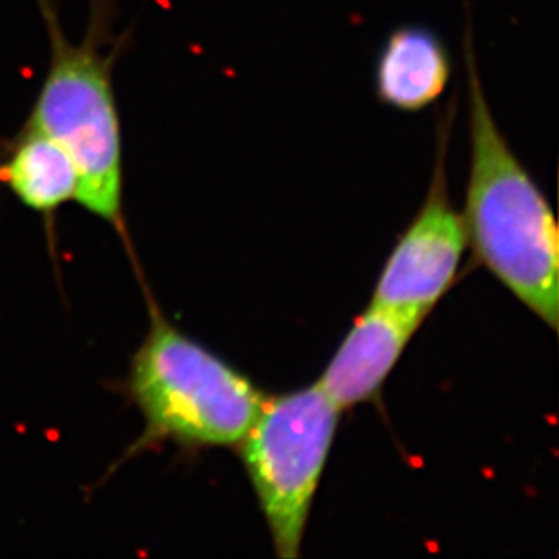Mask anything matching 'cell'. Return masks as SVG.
<instances>
[{
	"instance_id": "obj_1",
	"label": "cell",
	"mask_w": 559,
	"mask_h": 559,
	"mask_svg": "<svg viewBox=\"0 0 559 559\" xmlns=\"http://www.w3.org/2000/svg\"><path fill=\"white\" fill-rule=\"evenodd\" d=\"M465 71L471 132L464 216L467 241L501 285L556 330L559 249L555 214L492 117L469 33L465 35Z\"/></svg>"
},
{
	"instance_id": "obj_2",
	"label": "cell",
	"mask_w": 559,
	"mask_h": 559,
	"mask_svg": "<svg viewBox=\"0 0 559 559\" xmlns=\"http://www.w3.org/2000/svg\"><path fill=\"white\" fill-rule=\"evenodd\" d=\"M37 5L48 32L49 66L26 123L59 143L73 162L74 201L123 233L122 123L112 84L117 48L109 4L95 0L80 43L63 33L55 0Z\"/></svg>"
},
{
	"instance_id": "obj_3",
	"label": "cell",
	"mask_w": 559,
	"mask_h": 559,
	"mask_svg": "<svg viewBox=\"0 0 559 559\" xmlns=\"http://www.w3.org/2000/svg\"><path fill=\"white\" fill-rule=\"evenodd\" d=\"M126 395L143 417L127 459L159 443L181 449L236 448L266 396L243 373L195 343L151 307V328L132 355Z\"/></svg>"
},
{
	"instance_id": "obj_4",
	"label": "cell",
	"mask_w": 559,
	"mask_h": 559,
	"mask_svg": "<svg viewBox=\"0 0 559 559\" xmlns=\"http://www.w3.org/2000/svg\"><path fill=\"white\" fill-rule=\"evenodd\" d=\"M341 413L317 384L266 399L238 445L281 559L301 555Z\"/></svg>"
},
{
	"instance_id": "obj_5",
	"label": "cell",
	"mask_w": 559,
	"mask_h": 559,
	"mask_svg": "<svg viewBox=\"0 0 559 559\" xmlns=\"http://www.w3.org/2000/svg\"><path fill=\"white\" fill-rule=\"evenodd\" d=\"M442 159L440 153L428 200L385 261L374 305L428 317L454 283L467 233L464 216L449 201Z\"/></svg>"
},
{
	"instance_id": "obj_6",
	"label": "cell",
	"mask_w": 559,
	"mask_h": 559,
	"mask_svg": "<svg viewBox=\"0 0 559 559\" xmlns=\"http://www.w3.org/2000/svg\"><path fill=\"white\" fill-rule=\"evenodd\" d=\"M426 317L371 302L333 355L317 385L341 409L371 401Z\"/></svg>"
},
{
	"instance_id": "obj_7",
	"label": "cell",
	"mask_w": 559,
	"mask_h": 559,
	"mask_svg": "<svg viewBox=\"0 0 559 559\" xmlns=\"http://www.w3.org/2000/svg\"><path fill=\"white\" fill-rule=\"evenodd\" d=\"M451 80V57L428 27L404 26L391 33L374 69L379 100L399 111L433 106Z\"/></svg>"
},
{
	"instance_id": "obj_8",
	"label": "cell",
	"mask_w": 559,
	"mask_h": 559,
	"mask_svg": "<svg viewBox=\"0 0 559 559\" xmlns=\"http://www.w3.org/2000/svg\"><path fill=\"white\" fill-rule=\"evenodd\" d=\"M0 187L29 211L51 217L76 200L79 176L59 143L26 123L0 156Z\"/></svg>"
}]
</instances>
